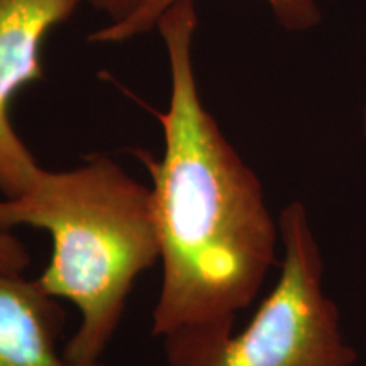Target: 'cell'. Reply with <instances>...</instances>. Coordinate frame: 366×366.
<instances>
[{"label": "cell", "instance_id": "4", "mask_svg": "<svg viewBox=\"0 0 366 366\" xmlns=\"http://www.w3.org/2000/svg\"><path fill=\"white\" fill-rule=\"evenodd\" d=\"M84 0H0V194L17 197L43 170L14 129L11 104L17 92L43 80L41 48L53 27Z\"/></svg>", "mask_w": 366, "mask_h": 366}, {"label": "cell", "instance_id": "6", "mask_svg": "<svg viewBox=\"0 0 366 366\" xmlns=\"http://www.w3.org/2000/svg\"><path fill=\"white\" fill-rule=\"evenodd\" d=\"M177 0H149L139 11L119 22H109L105 27L89 36L94 43H122L157 27L162 14ZM278 24L287 31H309L320 22L317 0H263Z\"/></svg>", "mask_w": 366, "mask_h": 366}, {"label": "cell", "instance_id": "2", "mask_svg": "<svg viewBox=\"0 0 366 366\" xmlns=\"http://www.w3.org/2000/svg\"><path fill=\"white\" fill-rule=\"evenodd\" d=\"M21 226L51 236V258L36 282L80 314L63 353L76 365L100 363L136 280L162 254L151 187L107 154L70 170L43 168L29 190L0 199V229Z\"/></svg>", "mask_w": 366, "mask_h": 366}, {"label": "cell", "instance_id": "8", "mask_svg": "<svg viewBox=\"0 0 366 366\" xmlns=\"http://www.w3.org/2000/svg\"><path fill=\"white\" fill-rule=\"evenodd\" d=\"M86 2L92 4L97 11L107 14L111 22H119L139 11L149 0H86Z\"/></svg>", "mask_w": 366, "mask_h": 366}, {"label": "cell", "instance_id": "1", "mask_svg": "<svg viewBox=\"0 0 366 366\" xmlns=\"http://www.w3.org/2000/svg\"><path fill=\"white\" fill-rule=\"evenodd\" d=\"M195 0H177L157 27L170 63V100L154 111L163 154L134 149L151 178L163 280L153 334L234 329L277 263L278 221L262 182L227 141L200 99L192 43Z\"/></svg>", "mask_w": 366, "mask_h": 366}, {"label": "cell", "instance_id": "7", "mask_svg": "<svg viewBox=\"0 0 366 366\" xmlns=\"http://www.w3.org/2000/svg\"><path fill=\"white\" fill-rule=\"evenodd\" d=\"M31 264L26 244L11 231L0 229V273H24Z\"/></svg>", "mask_w": 366, "mask_h": 366}, {"label": "cell", "instance_id": "9", "mask_svg": "<svg viewBox=\"0 0 366 366\" xmlns=\"http://www.w3.org/2000/svg\"><path fill=\"white\" fill-rule=\"evenodd\" d=\"M361 134H363V143L366 148V102L363 107V114H361Z\"/></svg>", "mask_w": 366, "mask_h": 366}, {"label": "cell", "instance_id": "3", "mask_svg": "<svg viewBox=\"0 0 366 366\" xmlns=\"http://www.w3.org/2000/svg\"><path fill=\"white\" fill-rule=\"evenodd\" d=\"M280 274L248 326L187 329L163 337L168 366H353L336 302L324 290V258L307 207L292 200L278 219Z\"/></svg>", "mask_w": 366, "mask_h": 366}, {"label": "cell", "instance_id": "5", "mask_svg": "<svg viewBox=\"0 0 366 366\" xmlns=\"http://www.w3.org/2000/svg\"><path fill=\"white\" fill-rule=\"evenodd\" d=\"M63 322L59 300L38 282L0 273V366H84L58 351Z\"/></svg>", "mask_w": 366, "mask_h": 366}]
</instances>
